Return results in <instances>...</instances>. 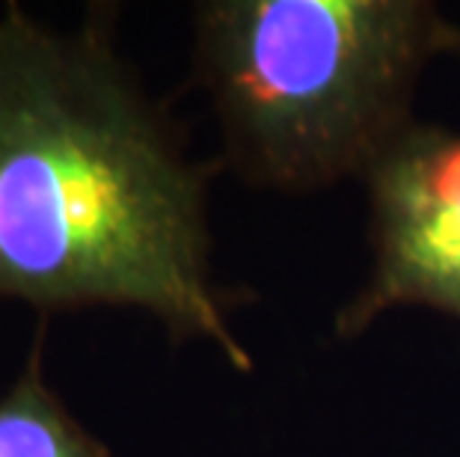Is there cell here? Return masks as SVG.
Masks as SVG:
<instances>
[{"label": "cell", "instance_id": "obj_1", "mask_svg": "<svg viewBox=\"0 0 460 457\" xmlns=\"http://www.w3.org/2000/svg\"><path fill=\"white\" fill-rule=\"evenodd\" d=\"M0 300L42 321L137 309L252 372L214 277L208 170L116 48L111 6L63 27L0 4Z\"/></svg>", "mask_w": 460, "mask_h": 457}, {"label": "cell", "instance_id": "obj_2", "mask_svg": "<svg viewBox=\"0 0 460 457\" xmlns=\"http://www.w3.org/2000/svg\"><path fill=\"white\" fill-rule=\"evenodd\" d=\"M460 31L422 0H211L193 72L243 181L315 190L366 179L413 119L416 83Z\"/></svg>", "mask_w": 460, "mask_h": 457}, {"label": "cell", "instance_id": "obj_3", "mask_svg": "<svg viewBox=\"0 0 460 457\" xmlns=\"http://www.w3.org/2000/svg\"><path fill=\"white\" fill-rule=\"evenodd\" d=\"M366 181L375 265L339 312V336H359L398 306H430L460 321V131L410 125Z\"/></svg>", "mask_w": 460, "mask_h": 457}, {"label": "cell", "instance_id": "obj_4", "mask_svg": "<svg viewBox=\"0 0 460 457\" xmlns=\"http://www.w3.org/2000/svg\"><path fill=\"white\" fill-rule=\"evenodd\" d=\"M0 457H113L48 383L45 327L36 330L22 372L0 392Z\"/></svg>", "mask_w": 460, "mask_h": 457}, {"label": "cell", "instance_id": "obj_5", "mask_svg": "<svg viewBox=\"0 0 460 457\" xmlns=\"http://www.w3.org/2000/svg\"><path fill=\"white\" fill-rule=\"evenodd\" d=\"M457 51H460V48H457Z\"/></svg>", "mask_w": 460, "mask_h": 457}]
</instances>
